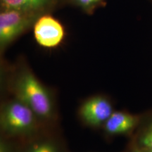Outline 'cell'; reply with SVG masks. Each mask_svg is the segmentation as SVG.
Instances as JSON below:
<instances>
[{
    "label": "cell",
    "mask_w": 152,
    "mask_h": 152,
    "mask_svg": "<svg viewBox=\"0 0 152 152\" xmlns=\"http://www.w3.org/2000/svg\"><path fill=\"white\" fill-rule=\"evenodd\" d=\"M29 152H58V151L52 144L45 142L35 146Z\"/></svg>",
    "instance_id": "9c48e42d"
},
{
    "label": "cell",
    "mask_w": 152,
    "mask_h": 152,
    "mask_svg": "<svg viewBox=\"0 0 152 152\" xmlns=\"http://www.w3.org/2000/svg\"><path fill=\"white\" fill-rule=\"evenodd\" d=\"M141 118L123 111H115L104 123V128L111 134H128L140 125Z\"/></svg>",
    "instance_id": "8992f818"
},
{
    "label": "cell",
    "mask_w": 152,
    "mask_h": 152,
    "mask_svg": "<svg viewBox=\"0 0 152 152\" xmlns=\"http://www.w3.org/2000/svg\"><path fill=\"white\" fill-rule=\"evenodd\" d=\"M49 0H1L4 9H18L37 11L45 7Z\"/></svg>",
    "instance_id": "ba28073f"
},
{
    "label": "cell",
    "mask_w": 152,
    "mask_h": 152,
    "mask_svg": "<svg viewBox=\"0 0 152 152\" xmlns=\"http://www.w3.org/2000/svg\"><path fill=\"white\" fill-rule=\"evenodd\" d=\"M130 152H150L147 149H144V148L140 147L138 144H137L135 142H133V144L131 147Z\"/></svg>",
    "instance_id": "8fae6325"
},
{
    "label": "cell",
    "mask_w": 152,
    "mask_h": 152,
    "mask_svg": "<svg viewBox=\"0 0 152 152\" xmlns=\"http://www.w3.org/2000/svg\"><path fill=\"white\" fill-rule=\"evenodd\" d=\"M34 36L42 47L52 48L62 41L64 37V28L56 19L49 16H44L35 23Z\"/></svg>",
    "instance_id": "277c9868"
},
{
    "label": "cell",
    "mask_w": 152,
    "mask_h": 152,
    "mask_svg": "<svg viewBox=\"0 0 152 152\" xmlns=\"http://www.w3.org/2000/svg\"><path fill=\"white\" fill-rule=\"evenodd\" d=\"M140 125L134 142L140 147L152 152V113L144 121L141 118Z\"/></svg>",
    "instance_id": "52a82bcc"
},
{
    "label": "cell",
    "mask_w": 152,
    "mask_h": 152,
    "mask_svg": "<svg viewBox=\"0 0 152 152\" xmlns=\"http://www.w3.org/2000/svg\"><path fill=\"white\" fill-rule=\"evenodd\" d=\"M1 152H9L8 147L6 146L4 142H1Z\"/></svg>",
    "instance_id": "7c38bea8"
},
{
    "label": "cell",
    "mask_w": 152,
    "mask_h": 152,
    "mask_svg": "<svg viewBox=\"0 0 152 152\" xmlns=\"http://www.w3.org/2000/svg\"><path fill=\"white\" fill-rule=\"evenodd\" d=\"M35 113L16 98L4 106L0 115V125L4 132L11 135L30 133L35 126Z\"/></svg>",
    "instance_id": "7a4b0ae2"
},
{
    "label": "cell",
    "mask_w": 152,
    "mask_h": 152,
    "mask_svg": "<svg viewBox=\"0 0 152 152\" xmlns=\"http://www.w3.org/2000/svg\"><path fill=\"white\" fill-rule=\"evenodd\" d=\"M75 1L82 8L89 9L97 4L101 0H75Z\"/></svg>",
    "instance_id": "30bf717a"
},
{
    "label": "cell",
    "mask_w": 152,
    "mask_h": 152,
    "mask_svg": "<svg viewBox=\"0 0 152 152\" xmlns=\"http://www.w3.org/2000/svg\"><path fill=\"white\" fill-rule=\"evenodd\" d=\"M16 98L33 110L37 116L48 119L53 115V103L47 89L33 73L23 71L15 84Z\"/></svg>",
    "instance_id": "6da1fadb"
},
{
    "label": "cell",
    "mask_w": 152,
    "mask_h": 152,
    "mask_svg": "<svg viewBox=\"0 0 152 152\" xmlns=\"http://www.w3.org/2000/svg\"><path fill=\"white\" fill-rule=\"evenodd\" d=\"M37 11L4 9L0 14V47L2 50L36 22Z\"/></svg>",
    "instance_id": "3957f363"
},
{
    "label": "cell",
    "mask_w": 152,
    "mask_h": 152,
    "mask_svg": "<svg viewBox=\"0 0 152 152\" xmlns=\"http://www.w3.org/2000/svg\"><path fill=\"white\" fill-rule=\"evenodd\" d=\"M113 113L111 104L103 96H94L83 104L80 114L87 124L99 126L104 124Z\"/></svg>",
    "instance_id": "5b68a950"
}]
</instances>
